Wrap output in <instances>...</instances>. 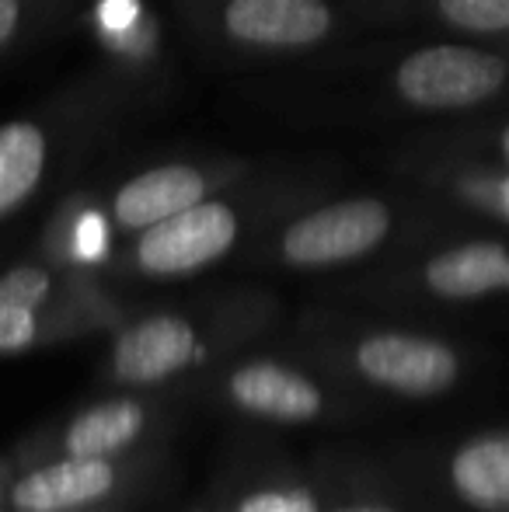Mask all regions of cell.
I'll return each instance as SVG.
<instances>
[{
	"mask_svg": "<svg viewBox=\"0 0 509 512\" xmlns=\"http://www.w3.org/2000/svg\"><path fill=\"white\" fill-rule=\"evenodd\" d=\"M509 81V63L475 46H422L394 70V91L422 112H457L496 98Z\"/></svg>",
	"mask_w": 509,
	"mask_h": 512,
	"instance_id": "obj_1",
	"label": "cell"
},
{
	"mask_svg": "<svg viewBox=\"0 0 509 512\" xmlns=\"http://www.w3.org/2000/svg\"><path fill=\"white\" fill-rule=\"evenodd\" d=\"M238 241V213L217 199L182 209L140 230L133 258L147 276H189L224 258Z\"/></svg>",
	"mask_w": 509,
	"mask_h": 512,
	"instance_id": "obj_2",
	"label": "cell"
},
{
	"mask_svg": "<svg viewBox=\"0 0 509 512\" xmlns=\"http://www.w3.org/2000/svg\"><path fill=\"white\" fill-rule=\"evenodd\" d=\"M387 230H391V209L381 199H342L293 220L279 248L290 265L321 269L370 255L387 237Z\"/></svg>",
	"mask_w": 509,
	"mask_h": 512,
	"instance_id": "obj_3",
	"label": "cell"
},
{
	"mask_svg": "<svg viewBox=\"0 0 509 512\" xmlns=\"http://www.w3.org/2000/svg\"><path fill=\"white\" fill-rule=\"evenodd\" d=\"M224 32L255 49H304L332 32L328 0H227Z\"/></svg>",
	"mask_w": 509,
	"mask_h": 512,
	"instance_id": "obj_4",
	"label": "cell"
},
{
	"mask_svg": "<svg viewBox=\"0 0 509 512\" xmlns=\"http://www.w3.org/2000/svg\"><path fill=\"white\" fill-rule=\"evenodd\" d=\"M356 363L367 380L398 394H440L454 384L457 356L447 345L419 335H374L360 345Z\"/></svg>",
	"mask_w": 509,
	"mask_h": 512,
	"instance_id": "obj_5",
	"label": "cell"
},
{
	"mask_svg": "<svg viewBox=\"0 0 509 512\" xmlns=\"http://www.w3.org/2000/svg\"><path fill=\"white\" fill-rule=\"evenodd\" d=\"M206 199V175L192 164H161L133 175L112 196V216L123 230H147Z\"/></svg>",
	"mask_w": 509,
	"mask_h": 512,
	"instance_id": "obj_6",
	"label": "cell"
},
{
	"mask_svg": "<svg viewBox=\"0 0 509 512\" xmlns=\"http://www.w3.org/2000/svg\"><path fill=\"white\" fill-rule=\"evenodd\" d=\"M196 331L189 321L157 314L133 324L116 342V373L129 384H157L196 359Z\"/></svg>",
	"mask_w": 509,
	"mask_h": 512,
	"instance_id": "obj_7",
	"label": "cell"
},
{
	"mask_svg": "<svg viewBox=\"0 0 509 512\" xmlns=\"http://www.w3.org/2000/svg\"><path fill=\"white\" fill-rule=\"evenodd\" d=\"M116 471L102 457H67L32 471L14 485V506L28 512H63L112 492Z\"/></svg>",
	"mask_w": 509,
	"mask_h": 512,
	"instance_id": "obj_8",
	"label": "cell"
},
{
	"mask_svg": "<svg viewBox=\"0 0 509 512\" xmlns=\"http://www.w3.org/2000/svg\"><path fill=\"white\" fill-rule=\"evenodd\" d=\"M231 398L252 415L276 418V422H307L321 411L318 387L276 363H252L234 373Z\"/></svg>",
	"mask_w": 509,
	"mask_h": 512,
	"instance_id": "obj_9",
	"label": "cell"
},
{
	"mask_svg": "<svg viewBox=\"0 0 509 512\" xmlns=\"http://www.w3.org/2000/svg\"><path fill=\"white\" fill-rule=\"evenodd\" d=\"M426 286L447 300H475L509 290V248L496 241H471L443 251L426 265Z\"/></svg>",
	"mask_w": 509,
	"mask_h": 512,
	"instance_id": "obj_10",
	"label": "cell"
},
{
	"mask_svg": "<svg viewBox=\"0 0 509 512\" xmlns=\"http://www.w3.org/2000/svg\"><path fill=\"white\" fill-rule=\"evenodd\" d=\"M49 161V140L42 126L11 119L0 126V216L14 213L35 196Z\"/></svg>",
	"mask_w": 509,
	"mask_h": 512,
	"instance_id": "obj_11",
	"label": "cell"
},
{
	"mask_svg": "<svg viewBox=\"0 0 509 512\" xmlns=\"http://www.w3.org/2000/svg\"><path fill=\"white\" fill-rule=\"evenodd\" d=\"M450 474L464 502L489 512H509V436L468 443L454 457Z\"/></svg>",
	"mask_w": 509,
	"mask_h": 512,
	"instance_id": "obj_12",
	"label": "cell"
},
{
	"mask_svg": "<svg viewBox=\"0 0 509 512\" xmlns=\"http://www.w3.org/2000/svg\"><path fill=\"white\" fill-rule=\"evenodd\" d=\"M53 290V276L39 265H18L0 276V352H21L35 342V310Z\"/></svg>",
	"mask_w": 509,
	"mask_h": 512,
	"instance_id": "obj_13",
	"label": "cell"
},
{
	"mask_svg": "<svg viewBox=\"0 0 509 512\" xmlns=\"http://www.w3.org/2000/svg\"><path fill=\"white\" fill-rule=\"evenodd\" d=\"M143 429V408L136 401H105L84 411L67 432L70 457H109L133 443Z\"/></svg>",
	"mask_w": 509,
	"mask_h": 512,
	"instance_id": "obj_14",
	"label": "cell"
},
{
	"mask_svg": "<svg viewBox=\"0 0 509 512\" xmlns=\"http://www.w3.org/2000/svg\"><path fill=\"white\" fill-rule=\"evenodd\" d=\"M440 18L454 28L478 35L509 32V0H436Z\"/></svg>",
	"mask_w": 509,
	"mask_h": 512,
	"instance_id": "obj_15",
	"label": "cell"
},
{
	"mask_svg": "<svg viewBox=\"0 0 509 512\" xmlns=\"http://www.w3.org/2000/svg\"><path fill=\"white\" fill-rule=\"evenodd\" d=\"M241 512H318L307 492H258L241 502Z\"/></svg>",
	"mask_w": 509,
	"mask_h": 512,
	"instance_id": "obj_16",
	"label": "cell"
},
{
	"mask_svg": "<svg viewBox=\"0 0 509 512\" xmlns=\"http://www.w3.org/2000/svg\"><path fill=\"white\" fill-rule=\"evenodd\" d=\"M21 25V0H0V49L14 39Z\"/></svg>",
	"mask_w": 509,
	"mask_h": 512,
	"instance_id": "obj_17",
	"label": "cell"
},
{
	"mask_svg": "<svg viewBox=\"0 0 509 512\" xmlns=\"http://www.w3.org/2000/svg\"><path fill=\"white\" fill-rule=\"evenodd\" d=\"M496 147H499V157H503V161L509 164V122L503 129H499V140H496Z\"/></svg>",
	"mask_w": 509,
	"mask_h": 512,
	"instance_id": "obj_18",
	"label": "cell"
},
{
	"mask_svg": "<svg viewBox=\"0 0 509 512\" xmlns=\"http://www.w3.org/2000/svg\"><path fill=\"white\" fill-rule=\"evenodd\" d=\"M335 512H394V509H384V506H349V509H335Z\"/></svg>",
	"mask_w": 509,
	"mask_h": 512,
	"instance_id": "obj_19",
	"label": "cell"
}]
</instances>
